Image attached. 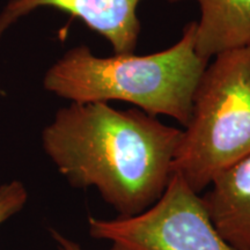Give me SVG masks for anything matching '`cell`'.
Wrapping results in <instances>:
<instances>
[{
  "instance_id": "6da1fadb",
  "label": "cell",
  "mask_w": 250,
  "mask_h": 250,
  "mask_svg": "<svg viewBox=\"0 0 250 250\" xmlns=\"http://www.w3.org/2000/svg\"><path fill=\"white\" fill-rule=\"evenodd\" d=\"M182 130L142 109L76 103L43 130V148L72 187L99 190L118 217L147 210L171 176Z\"/></svg>"
},
{
  "instance_id": "7a4b0ae2",
  "label": "cell",
  "mask_w": 250,
  "mask_h": 250,
  "mask_svg": "<svg viewBox=\"0 0 250 250\" xmlns=\"http://www.w3.org/2000/svg\"><path fill=\"white\" fill-rule=\"evenodd\" d=\"M196 21L189 22L179 42L147 56L115 54L102 58L86 45L72 48L46 72L44 88L76 103H132L186 127L193 93L208 62L196 52Z\"/></svg>"
},
{
  "instance_id": "3957f363",
  "label": "cell",
  "mask_w": 250,
  "mask_h": 250,
  "mask_svg": "<svg viewBox=\"0 0 250 250\" xmlns=\"http://www.w3.org/2000/svg\"><path fill=\"white\" fill-rule=\"evenodd\" d=\"M214 57L193 93L171 166L197 193L250 154V45Z\"/></svg>"
},
{
  "instance_id": "277c9868",
  "label": "cell",
  "mask_w": 250,
  "mask_h": 250,
  "mask_svg": "<svg viewBox=\"0 0 250 250\" xmlns=\"http://www.w3.org/2000/svg\"><path fill=\"white\" fill-rule=\"evenodd\" d=\"M89 234L110 250H235L215 229L202 196L177 173L147 210L132 217H89Z\"/></svg>"
},
{
  "instance_id": "5b68a950",
  "label": "cell",
  "mask_w": 250,
  "mask_h": 250,
  "mask_svg": "<svg viewBox=\"0 0 250 250\" xmlns=\"http://www.w3.org/2000/svg\"><path fill=\"white\" fill-rule=\"evenodd\" d=\"M140 0H9L0 13V37L19 19L40 7H54L80 19L109 41L116 55L133 54L140 34ZM179 2L184 0H168Z\"/></svg>"
},
{
  "instance_id": "8992f818",
  "label": "cell",
  "mask_w": 250,
  "mask_h": 250,
  "mask_svg": "<svg viewBox=\"0 0 250 250\" xmlns=\"http://www.w3.org/2000/svg\"><path fill=\"white\" fill-rule=\"evenodd\" d=\"M202 196L215 229L235 250H250V154L214 177Z\"/></svg>"
},
{
  "instance_id": "52a82bcc",
  "label": "cell",
  "mask_w": 250,
  "mask_h": 250,
  "mask_svg": "<svg viewBox=\"0 0 250 250\" xmlns=\"http://www.w3.org/2000/svg\"><path fill=\"white\" fill-rule=\"evenodd\" d=\"M196 52L210 59L228 50L250 45V0H197Z\"/></svg>"
},
{
  "instance_id": "ba28073f",
  "label": "cell",
  "mask_w": 250,
  "mask_h": 250,
  "mask_svg": "<svg viewBox=\"0 0 250 250\" xmlns=\"http://www.w3.org/2000/svg\"><path fill=\"white\" fill-rule=\"evenodd\" d=\"M27 198L26 188L19 181L0 187V225L22 210Z\"/></svg>"
},
{
  "instance_id": "9c48e42d",
  "label": "cell",
  "mask_w": 250,
  "mask_h": 250,
  "mask_svg": "<svg viewBox=\"0 0 250 250\" xmlns=\"http://www.w3.org/2000/svg\"><path fill=\"white\" fill-rule=\"evenodd\" d=\"M51 235L54 237L55 242L57 243L58 250H83L77 242L67 239L66 236L59 233L58 230L51 229Z\"/></svg>"
}]
</instances>
